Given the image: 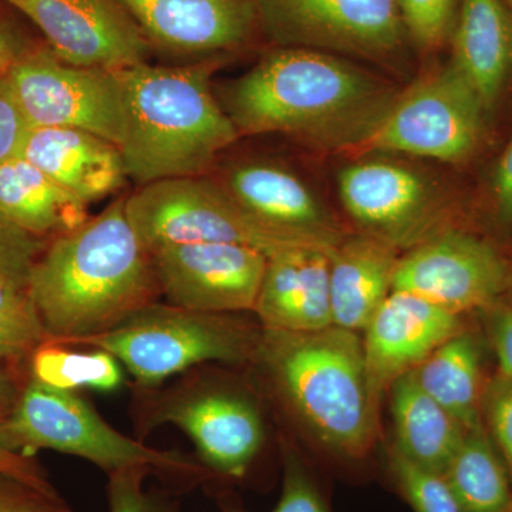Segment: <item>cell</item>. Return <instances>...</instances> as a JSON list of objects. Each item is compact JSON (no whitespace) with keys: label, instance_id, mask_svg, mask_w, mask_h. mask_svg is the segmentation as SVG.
<instances>
[{"label":"cell","instance_id":"obj_37","mask_svg":"<svg viewBox=\"0 0 512 512\" xmlns=\"http://www.w3.org/2000/svg\"><path fill=\"white\" fill-rule=\"evenodd\" d=\"M488 312V332L495 356H497L500 375L512 379V306L495 303Z\"/></svg>","mask_w":512,"mask_h":512},{"label":"cell","instance_id":"obj_17","mask_svg":"<svg viewBox=\"0 0 512 512\" xmlns=\"http://www.w3.org/2000/svg\"><path fill=\"white\" fill-rule=\"evenodd\" d=\"M156 424L170 423L194 441L208 466L242 477L264 443V423L254 403L222 390H191L167 400Z\"/></svg>","mask_w":512,"mask_h":512},{"label":"cell","instance_id":"obj_26","mask_svg":"<svg viewBox=\"0 0 512 512\" xmlns=\"http://www.w3.org/2000/svg\"><path fill=\"white\" fill-rule=\"evenodd\" d=\"M441 476L461 512H512L510 473L484 423L466 430Z\"/></svg>","mask_w":512,"mask_h":512},{"label":"cell","instance_id":"obj_25","mask_svg":"<svg viewBox=\"0 0 512 512\" xmlns=\"http://www.w3.org/2000/svg\"><path fill=\"white\" fill-rule=\"evenodd\" d=\"M412 372L421 389L456 417L464 429L483 424L480 350L473 336L461 330Z\"/></svg>","mask_w":512,"mask_h":512},{"label":"cell","instance_id":"obj_29","mask_svg":"<svg viewBox=\"0 0 512 512\" xmlns=\"http://www.w3.org/2000/svg\"><path fill=\"white\" fill-rule=\"evenodd\" d=\"M460 0H397L414 52L434 55L448 45Z\"/></svg>","mask_w":512,"mask_h":512},{"label":"cell","instance_id":"obj_38","mask_svg":"<svg viewBox=\"0 0 512 512\" xmlns=\"http://www.w3.org/2000/svg\"><path fill=\"white\" fill-rule=\"evenodd\" d=\"M35 46L13 20L0 12V80H8L16 64Z\"/></svg>","mask_w":512,"mask_h":512},{"label":"cell","instance_id":"obj_36","mask_svg":"<svg viewBox=\"0 0 512 512\" xmlns=\"http://www.w3.org/2000/svg\"><path fill=\"white\" fill-rule=\"evenodd\" d=\"M490 194L495 220L512 227V137L495 164Z\"/></svg>","mask_w":512,"mask_h":512},{"label":"cell","instance_id":"obj_5","mask_svg":"<svg viewBox=\"0 0 512 512\" xmlns=\"http://www.w3.org/2000/svg\"><path fill=\"white\" fill-rule=\"evenodd\" d=\"M126 214L148 254L174 245L232 244L271 256L325 242L269 227L238 204L210 175L167 178L126 197Z\"/></svg>","mask_w":512,"mask_h":512},{"label":"cell","instance_id":"obj_12","mask_svg":"<svg viewBox=\"0 0 512 512\" xmlns=\"http://www.w3.org/2000/svg\"><path fill=\"white\" fill-rule=\"evenodd\" d=\"M508 285L510 268L490 242L446 228L400 255L392 291L412 293L461 316L491 308Z\"/></svg>","mask_w":512,"mask_h":512},{"label":"cell","instance_id":"obj_30","mask_svg":"<svg viewBox=\"0 0 512 512\" xmlns=\"http://www.w3.org/2000/svg\"><path fill=\"white\" fill-rule=\"evenodd\" d=\"M390 470L414 512H461L443 476L424 470L392 451Z\"/></svg>","mask_w":512,"mask_h":512},{"label":"cell","instance_id":"obj_20","mask_svg":"<svg viewBox=\"0 0 512 512\" xmlns=\"http://www.w3.org/2000/svg\"><path fill=\"white\" fill-rule=\"evenodd\" d=\"M20 156L87 205L128 180L120 147L79 128L30 127Z\"/></svg>","mask_w":512,"mask_h":512},{"label":"cell","instance_id":"obj_6","mask_svg":"<svg viewBox=\"0 0 512 512\" xmlns=\"http://www.w3.org/2000/svg\"><path fill=\"white\" fill-rule=\"evenodd\" d=\"M261 330L232 319V313L191 311L156 302L134 312L116 328L64 345L106 350L143 386H154L204 362L254 360Z\"/></svg>","mask_w":512,"mask_h":512},{"label":"cell","instance_id":"obj_31","mask_svg":"<svg viewBox=\"0 0 512 512\" xmlns=\"http://www.w3.org/2000/svg\"><path fill=\"white\" fill-rule=\"evenodd\" d=\"M481 416L512 477V379L498 373L484 389Z\"/></svg>","mask_w":512,"mask_h":512},{"label":"cell","instance_id":"obj_2","mask_svg":"<svg viewBox=\"0 0 512 512\" xmlns=\"http://www.w3.org/2000/svg\"><path fill=\"white\" fill-rule=\"evenodd\" d=\"M30 291L49 342L100 335L154 303L153 258L126 214V197L97 217L59 235L37 256Z\"/></svg>","mask_w":512,"mask_h":512},{"label":"cell","instance_id":"obj_22","mask_svg":"<svg viewBox=\"0 0 512 512\" xmlns=\"http://www.w3.org/2000/svg\"><path fill=\"white\" fill-rule=\"evenodd\" d=\"M402 252L370 235H345L329 255L333 326L363 332L392 293Z\"/></svg>","mask_w":512,"mask_h":512},{"label":"cell","instance_id":"obj_18","mask_svg":"<svg viewBox=\"0 0 512 512\" xmlns=\"http://www.w3.org/2000/svg\"><path fill=\"white\" fill-rule=\"evenodd\" d=\"M217 180L245 211L269 227L315 238L330 247L346 235L309 184L279 161H235Z\"/></svg>","mask_w":512,"mask_h":512},{"label":"cell","instance_id":"obj_1","mask_svg":"<svg viewBox=\"0 0 512 512\" xmlns=\"http://www.w3.org/2000/svg\"><path fill=\"white\" fill-rule=\"evenodd\" d=\"M402 90L348 57L272 47L222 87L241 136L278 133L328 153H359Z\"/></svg>","mask_w":512,"mask_h":512},{"label":"cell","instance_id":"obj_40","mask_svg":"<svg viewBox=\"0 0 512 512\" xmlns=\"http://www.w3.org/2000/svg\"><path fill=\"white\" fill-rule=\"evenodd\" d=\"M0 473L22 478V480L35 484L37 487L46 488V490H53L32 461L26 460L25 457L18 454V451L9 446L2 430V421H0Z\"/></svg>","mask_w":512,"mask_h":512},{"label":"cell","instance_id":"obj_3","mask_svg":"<svg viewBox=\"0 0 512 512\" xmlns=\"http://www.w3.org/2000/svg\"><path fill=\"white\" fill-rule=\"evenodd\" d=\"M227 57L185 66L148 63L119 70L127 106L120 150L127 178L143 185L207 175L237 128L212 90L211 77Z\"/></svg>","mask_w":512,"mask_h":512},{"label":"cell","instance_id":"obj_28","mask_svg":"<svg viewBox=\"0 0 512 512\" xmlns=\"http://www.w3.org/2000/svg\"><path fill=\"white\" fill-rule=\"evenodd\" d=\"M119 360L106 350L73 352L59 343H45L32 353V379L60 390L113 392L123 383Z\"/></svg>","mask_w":512,"mask_h":512},{"label":"cell","instance_id":"obj_39","mask_svg":"<svg viewBox=\"0 0 512 512\" xmlns=\"http://www.w3.org/2000/svg\"><path fill=\"white\" fill-rule=\"evenodd\" d=\"M39 238L16 227L0 214V265L32 261L39 256Z\"/></svg>","mask_w":512,"mask_h":512},{"label":"cell","instance_id":"obj_13","mask_svg":"<svg viewBox=\"0 0 512 512\" xmlns=\"http://www.w3.org/2000/svg\"><path fill=\"white\" fill-rule=\"evenodd\" d=\"M32 20L64 62L121 70L148 63L153 46L117 0H2Z\"/></svg>","mask_w":512,"mask_h":512},{"label":"cell","instance_id":"obj_4","mask_svg":"<svg viewBox=\"0 0 512 512\" xmlns=\"http://www.w3.org/2000/svg\"><path fill=\"white\" fill-rule=\"evenodd\" d=\"M254 360L322 446L353 460L372 450L379 402L359 332L333 325L315 332L262 328Z\"/></svg>","mask_w":512,"mask_h":512},{"label":"cell","instance_id":"obj_16","mask_svg":"<svg viewBox=\"0 0 512 512\" xmlns=\"http://www.w3.org/2000/svg\"><path fill=\"white\" fill-rule=\"evenodd\" d=\"M460 318L412 293L387 296L362 338L367 379L377 402L399 377L461 332Z\"/></svg>","mask_w":512,"mask_h":512},{"label":"cell","instance_id":"obj_33","mask_svg":"<svg viewBox=\"0 0 512 512\" xmlns=\"http://www.w3.org/2000/svg\"><path fill=\"white\" fill-rule=\"evenodd\" d=\"M272 512H329L308 471L293 454H286L284 487Z\"/></svg>","mask_w":512,"mask_h":512},{"label":"cell","instance_id":"obj_24","mask_svg":"<svg viewBox=\"0 0 512 512\" xmlns=\"http://www.w3.org/2000/svg\"><path fill=\"white\" fill-rule=\"evenodd\" d=\"M389 392L396 437L394 450L424 470L441 476L466 429L421 389L413 372L399 377Z\"/></svg>","mask_w":512,"mask_h":512},{"label":"cell","instance_id":"obj_8","mask_svg":"<svg viewBox=\"0 0 512 512\" xmlns=\"http://www.w3.org/2000/svg\"><path fill=\"white\" fill-rule=\"evenodd\" d=\"M13 450H49L86 458L111 474L128 467L194 473L190 460L156 450L113 429L83 397L30 379L2 421Z\"/></svg>","mask_w":512,"mask_h":512},{"label":"cell","instance_id":"obj_32","mask_svg":"<svg viewBox=\"0 0 512 512\" xmlns=\"http://www.w3.org/2000/svg\"><path fill=\"white\" fill-rule=\"evenodd\" d=\"M0 512H73L55 490L0 473Z\"/></svg>","mask_w":512,"mask_h":512},{"label":"cell","instance_id":"obj_7","mask_svg":"<svg viewBox=\"0 0 512 512\" xmlns=\"http://www.w3.org/2000/svg\"><path fill=\"white\" fill-rule=\"evenodd\" d=\"M272 47L356 57L390 72L409 69L413 46L397 0H252Z\"/></svg>","mask_w":512,"mask_h":512},{"label":"cell","instance_id":"obj_23","mask_svg":"<svg viewBox=\"0 0 512 512\" xmlns=\"http://www.w3.org/2000/svg\"><path fill=\"white\" fill-rule=\"evenodd\" d=\"M87 207L22 156L0 164V214L35 238L80 227Z\"/></svg>","mask_w":512,"mask_h":512},{"label":"cell","instance_id":"obj_11","mask_svg":"<svg viewBox=\"0 0 512 512\" xmlns=\"http://www.w3.org/2000/svg\"><path fill=\"white\" fill-rule=\"evenodd\" d=\"M8 82L30 127L79 128L123 144L127 106L119 70L74 66L36 45Z\"/></svg>","mask_w":512,"mask_h":512},{"label":"cell","instance_id":"obj_15","mask_svg":"<svg viewBox=\"0 0 512 512\" xmlns=\"http://www.w3.org/2000/svg\"><path fill=\"white\" fill-rule=\"evenodd\" d=\"M151 46L180 56L228 57L262 37L252 0H117Z\"/></svg>","mask_w":512,"mask_h":512},{"label":"cell","instance_id":"obj_42","mask_svg":"<svg viewBox=\"0 0 512 512\" xmlns=\"http://www.w3.org/2000/svg\"><path fill=\"white\" fill-rule=\"evenodd\" d=\"M505 3H507L508 8H510L512 12V0H504Z\"/></svg>","mask_w":512,"mask_h":512},{"label":"cell","instance_id":"obj_34","mask_svg":"<svg viewBox=\"0 0 512 512\" xmlns=\"http://www.w3.org/2000/svg\"><path fill=\"white\" fill-rule=\"evenodd\" d=\"M29 130L8 80H0V164L20 156Z\"/></svg>","mask_w":512,"mask_h":512},{"label":"cell","instance_id":"obj_10","mask_svg":"<svg viewBox=\"0 0 512 512\" xmlns=\"http://www.w3.org/2000/svg\"><path fill=\"white\" fill-rule=\"evenodd\" d=\"M338 191L362 234L402 254L448 228L443 188L420 168L389 154L356 156L339 171Z\"/></svg>","mask_w":512,"mask_h":512},{"label":"cell","instance_id":"obj_19","mask_svg":"<svg viewBox=\"0 0 512 512\" xmlns=\"http://www.w3.org/2000/svg\"><path fill=\"white\" fill-rule=\"evenodd\" d=\"M332 249L293 248L268 258L254 309L262 328L315 332L333 325L329 286Z\"/></svg>","mask_w":512,"mask_h":512},{"label":"cell","instance_id":"obj_27","mask_svg":"<svg viewBox=\"0 0 512 512\" xmlns=\"http://www.w3.org/2000/svg\"><path fill=\"white\" fill-rule=\"evenodd\" d=\"M35 261L0 265V360L30 355L49 342L30 291Z\"/></svg>","mask_w":512,"mask_h":512},{"label":"cell","instance_id":"obj_41","mask_svg":"<svg viewBox=\"0 0 512 512\" xmlns=\"http://www.w3.org/2000/svg\"><path fill=\"white\" fill-rule=\"evenodd\" d=\"M19 392L12 377L6 373L0 372V421L8 417L10 410L15 406L18 400Z\"/></svg>","mask_w":512,"mask_h":512},{"label":"cell","instance_id":"obj_14","mask_svg":"<svg viewBox=\"0 0 512 512\" xmlns=\"http://www.w3.org/2000/svg\"><path fill=\"white\" fill-rule=\"evenodd\" d=\"M153 258L158 286L171 305L191 311H254L268 256L232 244L174 245Z\"/></svg>","mask_w":512,"mask_h":512},{"label":"cell","instance_id":"obj_21","mask_svg":"<svg viewBox=\"0 0 512 512\" xmlns=\"http://www.w3.org/2000/svg\"><path fill=\"white\" fill-rule=\"evenodd\" d=\"M448 45V63L491 117L512 79V12L507 3L460 0Z\"/></svg>","mask_w":512,"mask_h":512},{"label":"cell","instance_id":"obj_35","mask_svg":"<svg viewBox=\"0 0 512 512\" xmlns=\"http://www.w3.org/2000/svg\"><path fill=\"white\" fill-rule=\"evenodd\" d=\"M148 467H128L110 474L109 501L111 512H151L143 480Z\"/></svg>","mask_w":512,"mask_h":512},{"label":"cell","instance_id":"obj_9","mask_svg":"<svg viewBox=\"0 0 512 512\" xmlns=\"http://www.w3.org/2000/svg\"><path fill=\"white\" fill-rule=\"evenodd\" d=\"M488 120L477 94L447 62L400 92L356 156L380 153L464 164L480 150Z\"/></svg>","mask_w":512,"mask_h":512}]
</instances>
